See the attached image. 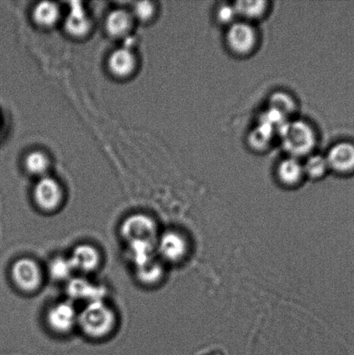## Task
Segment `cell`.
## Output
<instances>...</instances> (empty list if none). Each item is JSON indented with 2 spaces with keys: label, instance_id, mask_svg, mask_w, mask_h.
Listing matches in <instances>:
<instances>
[{
  "label": "cell",
  "instance_id": "obj_2",
  "mask_svg": "<svg viewBox=\"0 0 354 355\" xmlns=\"http://www.w3.org/2000/svg\"><path fill=\"white\" fill-rule=\"evenodd\" d=\"M284 151L290 157L299 159L310 156L317 142L313 126L303 120L287 121L278 132Z\"/></svg>",
  "mask_w": 354,
  "mask_h": 355
},
{
  "label": "cell",
  "instance_id": "obj_19",
  "mask_svg": "<svg viewBox=\"0 0 354 355\" xmlns=\"http://www.w3.org/2000/svg\"><path fill=\"white\" fill-rule=\"evenodd\" d=\"M127 245L128 256L134 268L141 266L157 257L156 242L135 241Z\"/></svg>",
  "mask_w": 354,
  "mask_h": 355
},
{
  "label": "cell",
  "instance_id": "obj_24",
  "mask_svg": "<svg viewBox=\"0 0 354 355\" xmlns=\"http://www.w3.org/2000/svg\"><path fill=\"white\" fill-rule=\"evenodd\" d=\"M130 12L134 19H138L141 22H148L154 17L156 7L152 2H137L134 3Z\"/></svg>",
  "mask_w": 354,
  "mask_h": 355
},
{
  "label": "cell",
  "instance_id": "obj_25",
  "mask_svg": "<svg viewBox=\"0 0 354 355\" xmlns=\"http://www.w3.org/2000/svg\"><path fill=\"white\" fill-rule=\"evenodd\" d=\"M216 19L218 23L225 26H230L232 24L237 22L238 16L234 5L224 3L218 7L216 13Z\"/></svg>",
  "mask_w": 354,
  "mask_h": 355
},
{
  "label": "cell",
  "instance_id": "obj_3",
  "mask_svg": "<svg viewBox=\"0 0 354 355\" xmlns=\"http://www.w3.org/2000/svg\"><path fill=\"white\" fill-rule=\"evenodd\" d=\"M193 250L192 239L179 228L161 232L156 241V255L166 266H182L188 261Z\"/></svg>",
  "mask_w": 354,
  "mask_h": 355
},
{
  "label": "cell",
  "instance_id": "obj_11",
  "mask_svg": "<svg viewBox=\"0 0 354 355\" xmlns=\"http://www.w3.org/2000/svg\"><path fill=\"white\" fill-rule=\"evenodd\" d=\"M329 171L339 175H349L354 173V144L342 141L333 146L327 155Z\"/></svg>",
  "mask_w": 354,
  "mask_h": 355
},
{
  "label": "cell",
  "instance_id": "obj_4",
  "mask_svg": "<svg viewBox=\"0 0 354 355\" xmlns=\"http://www.w3.org/2000/svg\"><path fill=\"white\" fill-rule=\"evenodd\" d=\"M45 270L37 260L23 257L14 261L10 277L14 287L24 294H34L43 286Z\"/></svg>",
  "mask_w": 354,
  "mask_h": 355
},
{
  "label": "cell",
  "instance_id": "obj_21",
  "mask_svg": "<svg viewBox=\"0 0 354 355\" xmlns=\"http://www.w3.org/2000/svg\"><path fill=\"white\" fill-rule=\"evenodd\" d=\"M24 168L29 175L39 178L47 176L51 168V159L45 153L33 151L24 158Z\"/></svg>",
  "mask_w": 354,
  "mask_h": 355
},
{
  "label": "cell",
  "instance_id": "obj_15",
  "mask_svg": "<svg viewBox=\"0 0 354 355\" xmlns=\"http://www.w3.org/2000/svg\"><path fill=\"white\" fill-rule=\"evenodd\" d=\"M134 17L130 12L116 9L109 12L105 21L107 33L112 37L121 38L130 33L134 24Z\"/></svg>",
  "mask_w": 354,
  "mask_h": 355
},
{
  "label": "cell",
  "instance_id": "obj_20",
  "mask_svg": "<svg viewBox=\"0 0 354 355\" xmlns=\"http://www.w3.org/2000/svg\"><path fill=\"white\" fill-rule=\"evenodd\" d=\"M46 270L45 274L47 272L52 280L65 283L71 280L76 274L68 256L54 257L48 263Z\"/></svg>",
  "mask_w": 354,
  "mask_h": 355
},
{
  "label": "cell",
  "instance_id": "obj_1",
  "mask_svg": "<svg viewBox=\"0 0 354 355\" xmlns=\"http://www.w3.org/2000/svg\"><path fill=\"white\" fill-rule=\"evenodd\" d=\"M117 323L116 311L105 300L89 302L78 313V329L90 340L109 338Z\"/></svg>",
  "mask_w": 354,
  "mask_h": 355
},
{
  "label": "cell",
  "instance_id": "obj_5",
  "mask_svg": "<svg viewBox=\"0 0 354 355\" xmlns=\"http://www.w3.org/2000/svg\"><path fill=\"white\" fill-rule=\"evenodd\" d=\"M159 226L152 216L137 212L123 219L120 226V234L125 242L157 241Z\"/></svg>",
  "mask_w": 354,
  "mask_h": 355
},
{
  "label": "cell",
  "instance_id": "obj_17",
  "mask_svg": "<svg viewBox=\"0 0 354 355\" xmlns=\"http://www.w3.org/2000/svg\"><path fill=\"white\" fill-rule=\"evenodd\" d=\"M238 19L253 24L265 19L269 10V2L263 0H242L233 3Z\"/></svg>",
  "mask_w": 354,
  "mask_h": 355
},
{
  "label": "cell",
  "instance_id": "obj_18",
  "mask_svg": "<svg viewBox=\"0 0 354 355\" xmlns=\"http://www.w3.org/2000/svg\"><path fill=\"white\" fill-rule=\"evenodd\" d=\"M34 22L43 28H51L60 20L61 9L54 2H40L34 7L33 12Z\"/></svg>",
  "mask_w": 354,
  "mask_h": 355
},
{
  "label": "cell",
  "instance_id": "obj_9",
  "mask_svg": "<svg viewBox=\"0 0 354 355\" xmlns=\"http://www.w3.org/2000/svg\"><path fill=\"white\" fill-rule=\"evenodd\" d=\"M66 293L68 300L89 302L105 300L107 290L102 284L94 283L88 277L74 276L66 283Z\"/></svg>",
  "mask_w": 354,
  "mask_h": 355
},
{
  "label": "cell",
  "instance_id": "obj_13",
  "mask_svg": "<svg viewBox=\"0 0 354 355\" xmlns=\"http://www.w3.org/2000/svg\"><path fill=\"white\" fill-rule=\"evenodd\" d=\"M107 67H109L111 74L116 78H130L136 71V55L130 48H118L110 54L107 59Z\"/></svg>",
  "mask_w": 354,
  "mask_h": 355
},
{
  "label": "cell",
  "instance_id": "obj_12",
  "mask_svg": "<svg viewBox=\"0 0 354 355\" xmlns=\"http://www.w3.org/2000/svg\"><path fill=\"white\" fill-rule=\"evenodd\" d=\"M277 182L286 189H294L301 186L306 180L303 163L299 159L287 157L282 159L276 170Z\"/></svg>",
  "mask_w": 354,
  "mask_h": 355
},
{
  "label": "cell",
  "instance_id": "obj_10",
  "mask_svg": "<svg viewBox=\"0 0 354 355\" xmlns=\"http://www.w3.org/2000/svg\"><path fill=\"white\" fill-rule=\"evenodd\" d=\"M75 273L88 277L96 272L103 263L99 249L91 243H82L76 245L68 255Z\"/></svg>",
  "mask_w": 354,
  "mask_h": 355
},
{
  "label": "cell",
  "instance_id": "obj_16",
  "mask_svg": "<svg viewBox=\"0 0 354 355\" xmlns=\"http://www.w3.org/2000/svg\"><path fill=\"white\" fill-rule=\"evenodd\" d=\"M134 269L138 281L145 286L161 284L166 275V266L158 257Z\"/></svg>",
  "mask_w": 354,
  "mask_h": 355
},
{
  "label": "cell",
  "instance_id": "obj_14",
  "mask_svg": "<svg viewBox=\"0 0 354 355\" xmlns=\"http://www.w3.org/2000/svg\"><path fill=\"white\" fill-rule=\"evenodd\" d=\"M64 26L66 31L72 37H82L89 33L92 26L91 19L81 3H71Z\"/></svg>",
  "mask_w": 354,
  "mask_h": 355
},
{
  "label": "cell",
  "instance_id": "obj_8",
  "mask_svg": "<svg viewBox=\"0 0 354 355\" xmlns=\"http://www.w3.org/2000/svg\"><path fill=\"white\" fill-rule=\"evenodd\" d=\"M33 198L35 205L45 214H52L62 207L65 193L59 181L51 176L37 179L34 184Z\"/></svg>",
  "mask_w": 354,
  "mask_h": 355
},
{
  "label": "cell",
  "instance_id": "obj_22",
  "mask_svg": "<svg viewBox=\"0 0 354 355\" xmlns=\"http://www.w3.org/2000/svg\"><path fill=\"white\" fill-rule=\"evenodd\" d=\"M303 168L306 179L319 180L322 179L329 171L327 159L320 155L308 156L303 163Z\"/></svg>",
  "mask_w": 354,
  "mask_h": 355
},
{
  "label": "cell",
  "instance_id": "obj_23",
  "mask_svg": "<svg viewBox=\"0 0 354 355\" xmlns=\"http://www.w3.org/2000/svg\"><path fill=\"white\" fill-rule=\"evenodd\" d=\"M270 109L278 111L285 117L296 112L297 105L294 99L286 93L277 92L274 94L269 101Z\"/></svg>",
  "mask_w": 354,
  "mask_h": 355
},
{
  "label": "cell",
  "instance_id": "obj_6",
  "mask_svg": "<svg viewBox=\"0 0 354 355\" xmlns=\"http://www.w3.org/2000/svg\"><path fill=\"white\" fill-rule=\"evenodd\" d=\"M258 38L254 24L240 19L229 26L225 34L229 50L238 57H248L254 53L258 48Z\"/></svg>",
  "mask_w": 354,
  "mask_h": 355
},
{
  "label": "cell",
  "instance_id": "obj_7",
  "mask_svg": "<svg viewBox=\"0 0 354 355\" xmlns=\"http://www.w3.org/2000/svg\"><path fill=\"white\" fill-rule=\"evenodd\" d=\"M79 311L74 302H55L45 313V323L50 331L57 336H67L78 329Z\"/></svg>",
  "mask_w": 354,
  "mask_h": 355
}]
</instances>
